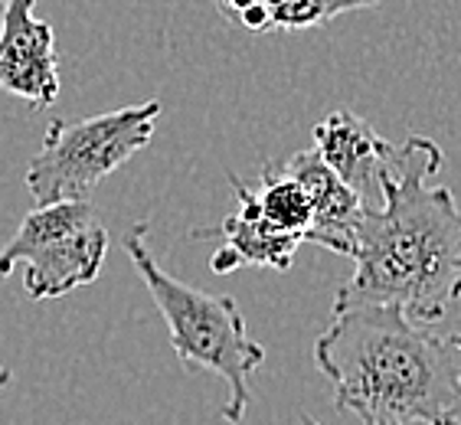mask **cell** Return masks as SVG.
I'll list each match as a JSON object with an SVG mask.
<instances>
[{
  "label": "cell",
  "mask_w": 461,
  "mask_h": 425,
  "mask_svg": "<svg viewBox=\"0 0 461 425\" xmlns=\"http://www.w3.org/2000/svg\"><path fill=\"white\" fill-rule=\"evenodd\" d=\"M0 4H7V0H0ZM33 4H36V0H33Z\"/></svg>",
  "instance_id": "9a60e30c"
},
{
  "label": "cell",
  "mask_w": 461,
  "mask_h": 425,
  "mask_svg": "<svg viewBox=\"0 0 461 425\" xmlns=\"http://www.w3.org/2000/svg\"><path fill=\"white\" fill-rule=\"evenodd\" d=\"M393 148L386 138L373 131L354 112H330L314 128V151L340 177V184L350 186L360 200L364 212L383 206V186L390 177Z\"/></svg>",
  "instance_id": "52a82bcc"
},
{
  "label": "cell",
  "mask_w": 461,
  "mask_h": 425,
  "mask_svg": "<svg viewBox=\"0 0 461 425\" xmlns=\"http://www.w3.org/2000/svg\"><path fill=\"white\" fill-rule=\"evenodd\" d=\"M268 10V27L276 30H308L350 10L376 7L383 0H262Z\"/></svg>",
  "instance_id": "8fae6325"
},
{
  "label": "cell",
  "mask_w": 461,
  "mask_h": 425,
  "mask_svg": "<svg viewBox=\"0 0 461 425\" xmlns=\"http://www.w3.org/2000/svg\"><path fill=\"white\" fill-rule=\"evenodd\" d=\"M216 7H220V14L226 20L240 23L242 14H249L252 7H262V0H216Z\"/></svg>",
  "instance_id": "7c38bea8"
},
{
  "label": "cell",
  "mask_w": 461,
  "mask_h": 425,
  "mask_svg": "<svg viewBox=\"0 0 461 425\" xmlns=\"http://www.w3.org/2000/svg\"><path fill=\"white\" fill-rule=\"evenodd\" d=\"M314 364L334 406L364 425H461V334H435L380 304L334 308Z\"/></svg>",
  "instance_id": "7a4b0ae2"
},
{
  "label": "cell",
  "mask_w": 461,
  "mask_h": 425,
  "mask_svg": "<svg viewBox=\"0 0 461 425\" xmlns=\"http://www.w3.org/2000/svg\"><path fill=\"white\" fill-rule=\"evenodd\" d=\"M0 278H4V275H0ZM7 383H10V370L0 364V386H7Z\"/></svg>",
  "instance_id": "4fadbf2b"
},
{
  "label": "cell",
  "mask_w": 461,
  "mask_h": 425,
  "mask_svg": "<svg viewBox=\"0 0 461 425\" xmlns=\"http://www.w3.org/2000/svg\"><path fill=\"white\" fill-rule=\"evenodd\" d=\"M108 232L98 226L89 200L36 206L0 252V275L23 268V288L33 302L62 298L102 275Z\"/></svg>",
  "instance_id": "5b68a950"
},
{
  "label": "cell",
  "mask_w": 461,
  "mask_h": 425,
  "mask_svg": "<svg viewBox=\"0 0 461 425\" xmlns=\"http://www.w3.org/2000/svg\"><path fill=\"white\" fill-rule=\"evenodd\" d=\"M232 190H236V210L222 220L220 230H206L196 236H222V249L236 258V266H262L285 272L292 266L294 252L302 246V240L285 236L276 226H268L256 210L252 200V186H246L240 177H230Z\"/></svg>",
  "instance_id": "9c48e42d"
},
{
  "label": "cell",
  "mask_w": 461,
  "mask_h": 425,
  "mask_svg": "<svg viewBox=\"0 0 461 425\" xmlns=\"http://www.w3.org/2000/svg\"><path fill=\"white\" fill-rule=\"evenodd\" d=\"M160 118V102L115 108L102 115L62 122L53 118L46 128L43 148L33 154L23 184L36 206L89 200L108 174L148 148Z\"/></svg>",
  "instance_id": "277c9868"
},
{
  "label": "cell",
  "mask_w": 461,
  "mask_h": 425,
  "mask_svg": "<svg viewBox=\"0 0 461 425\" xmlns=\"http://www.w3.org/2000/svg\"><path fill=\"white\" fill-rule=\"evenodd\" d=\"M302 425H318L311 416H302ZM373 425H400V422H373Z\"/></svg>",
  "instance_id": "5bb4252c"
},
{
  "label": "cell",
  "mask_w": 461,
  "mask_h": 425,
  "mask_svg": "<svg viewBox=\"0 0 461 425\" xmlns=\"http://www.w3.org/2000/svg\"><path fill=\"white\" fill-rule=\"evenodd\" d=\"M442 170V148L409 134L393 148L383 206L360 216L354 232V275L334 308L402 311L435 324L461 294V210L452 190L429 180Z\"/></svg>",
  "instance_id": "6da1fadb"
},
{
  "label": "cell",
  "mask_w": 461,
  "mask_h": 425,
  "mask_svg": "<svg viewBox=\"0 0 461 425\" xmlns=\"http://www.w3.org/2000/svg\"><path fill=\"white\" fill-rule=\"evenodd\" d=\"M282 167L288 177L298 180L311 203V230L304 242H314V246L350 258L357 222L364 216V206L354 196V190L340 184V177L318 158V151H298Z\"/></svg>",
  "instance_id": "ba28073f"
},
{
  "label": "cell",
  "mask_w": 461,
  "mask_h": 425,
  "mask_svg": "<svg viewBox=\"0 0 461 425\" xmlns=\"http://www.w3.org/2000/svg\"><path fill=\"white\" fill-rule=\"evenodd\" d=\"M0 89L36 112L59 98L56 33L33 14V0H7L0 10Z\"/></svg>",
  "instance_id": "8992f818"
},
{
  "label": "cell",
  "mask_w": 461,
  "mask_h": 425,
  "mask_svg": "<svg viewBox=\"0 0 461 425\" xmlns=\"http://www.w3.org/2000/svg\"><path fill=\"white\" fill-rule=\"evenodd\" d=\"M148 220L134 222L124 232V252L134 262L141 282L148 285L160 318L167 321L170 347L184 366H200L216 373L230 386V402L222 406V419L240 425L249 409V373H256L266 360V347L252 340L246 330L240 304L226 294H206L200 288L177 282L158 266L148 249Z\"/></svg>",
  "instance_id": "3957f363"
},
{
  "label": "cell",
  "mask_w": 461,
  "mask_h": 425,
  "mask_svg": "<svg viewBox=\"0 0 461 425\" xmlns=\"http://www.w3.org/2000/svg\"><path fill=\"white\" fill-rule=\"evenodd\" d=\"M252 200H256L258 216L276 226L285 236H294V240H308L311 230V203L304 190L298 186V180L285 174L282 164H266L262 167V184L258 190H252Z\"/></svg>",
  "instance_id": "30bf717a"
}]
</instances>
